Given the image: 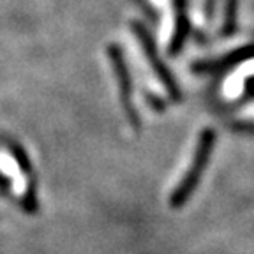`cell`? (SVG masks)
<instances>
[{"instance_id": "3957f363", "label": "cell", "mask_w": 254, "mask_h": 254, "mask_svg": "<svg viewBox=\"0 0 254 254\" xmlns=\"http://www.w3.org/2000/svg\"><path fill=\"white\" fill-rule=\"evenodd\" d=\"M108 57H110V62L113 65V71H115V78L119 81V92H120V103H122V108L126 111L127 120L131 122L132 129H138L139 127V120L138 115H136V110L132 106L131 101V78H129V71L126 67V62H124V57L120 48L111 44L108 46Z\"/></svg>"}, {"instance_id": "7a4b0ae2", "label": "cell", "mask_w": 254, "mask_h": 254, "mask_svg": "<svg viewBox=\"0 0 254 254\" xmlns=\"http://www.w3.org/2000/svg\"><path fill=\"white\" fill-rule=\"evenodd\" d=\"M132 32H134L136 37H138L143 52H145V55H147V60L150 62L152 69H154V72L157 74V78L161 79V83L164 85V88H166V92L170 94V97L173 101H180L182 95H180V90H179V87H177V81H175V78L171 76V72L166 69V65L161 62V59H159L157 48H155V43L152 41L150 34L138 23H132Z\"/></svg>"}, {"instance_id": "5b68a950", "label": "cell", "mask_w": 254, "mask_h": 254, "mask_svg": "<svg viewBox=\"0 0 254 254\" xmlns=\"http://www.w3.org/2000/svg\"><path fill=\"white\" fill-rule=\"evenodd\" d=\"M237 11L238 0H224V23H222L224 36H231L237 28Z\"/></svg>"}, {"instance_id": "6da1fadb", "label": "cell", "mask_w": 254, "mask_h": 254, "mask_svg": "<svg viewBox=\"0 0 254 254\" xmlns=\"http://www.w3.org/2000/svg\"><path fill=\"white\" fill-rule=\"evenodd\" d=\"M214 145H215V132L212 129L201 131L198 145H196L194 155H192V161L189 164V170L184 175V179L180 180V184L177 186V189L173 190V194L170 198L171 206H175V208L182 206L189 199V196L194 192L203 171H205L206 164H208V159H210V154L214 150Z\"/></svg>"}, {"instance_id": "8992f818", "label": "cell", "mask_w": 254, "mask_h": 254, "mask_svg": "<svg viewBox=\"0 0 254 254\" xmlns=\"http://www.w3.org/2000/svg\"><path fill=\"white\" fill-rule=\"evenodd\" d=\"M235 129L240 132H247V134H254V122H240L235 124Z\"/></svg>"}, {"instance_id": "277c9868", "label": "cell", "mask_w": 254, "mask_h": 254, "mask_svg": "<svg viewBox=\"0 0 254 254\" xmlns=\"http://www.w3.org/2000/svg\"><path fill=\"white\" fill-rule=\"evenodd\" d=\"M253 59H254V43H251L242 48H237V50L219 57V59H215V60H201V62L194 64L192 69H194L196 72H222V71H228V69L235 67V65L249 62V60H253Z\"/></svg>"}]
</instances>
